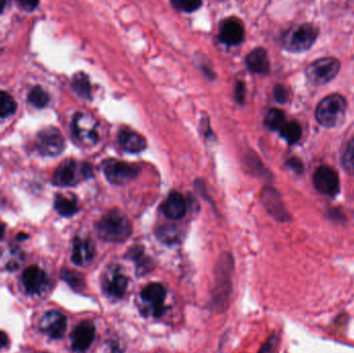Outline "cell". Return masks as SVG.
<instances>
[{
	"mask_svg": "<svg viewBox=\"0 0 354 353\" xmlns=\"http://www.w3.org/2000/svg\"><path fill=\"white\" fill-rule=\"evenodd\" d=\"M94 256V248L92 243L87 240H81L77 237L74 241L72 261L76 265L83 266L91 262Z\"/></svg>",
	"mask_w": 354,
	"mask_h": 353,
	"instance_id": "21",
	"label": "cell"
},
{
	"mask_svg": "<svg viewBox=\"0 0 354 353\" xmlns=\"http://www.w3.org/2000/svg\"><path fill=\"white\" fill-rule=\"evenodd\" d=\"M127 285L128 280L119 266L109 267L104 275L103 289L110 297H124L127 290Z\"/></svg>",
	"mask_w": 354,
	"mask_h": 353,
	"instance_id": "9",
	"label": "cell"
},
{
	"mask_svg": "<svg viewBox=\"0 0 354 353\" xmlns=\"http://www.w3.org/2000/svg\"><path fill=\"white\" fill-rule=\"evenodd\" d=\"M29 236H28V234H26V233H19L18 235H17V241H19V242H21V241H25V240H27V238H28Z\"/></svg>",
	"mask_w": 354,
	"mask_h": 353,
	"instance_id": "39",
	"label": "cell"
},
{
	"mask_svg": "<svg viewBox=\"0 0 354 353\" xmlns=\"http://www.w3.org/2000/svg\"><path fill=\"white\" fill-rule=\"evenodd\" d=\"M167 295V291L162 284L152 283L146 286L141 292L143 303L148 305L154 316H161L164 312V302Z\"/></svg>",
	"mask_w": 354,
	"mask_h": 353,
	"instance_id": "15",
	"label": "cell"
},
{
	"mask_svg": "<svg viewBox=\"0 0 354 353\" xmlns=\"http://www.w3.org/2000/svg\"><path fill=\"white\" fill-rule=\"evenodd\" d=\"M177 235H178V233H177L175 227L165 226V227L160 228L159 236L163 242L168 243H172V242H175L177 240Z\"/></svg>",
	"mask_w": 354,
	"mask_h": 353,
	"instance_id": "32",
	"label": "cell"
},
{
	"mask_svg": "<svg viewBox=\"0 0 354 353\" xmlns=\"http://www.w3.org/2000/svg\"><path fill=\"white\" fill-rule=\"evenodd\" d=\"M273 96L278 103L283 104L288 99V91L283 85H275L273 88Z\"/></svg>",
	"mask_w": 354,
	"mask_h": 353,
	"instance_id": "34",
	"label": "cell"
},
{
	"mask_svg": "<svg viewBox=\"0 0 354 353\" xmlns=\"http://www.w3.org/2000/svg\"><path fill=\"white\" fill-rule=\"evenodd\" d=\"M55 209L60 216L68 218L76 215L79 210V207H78L76 199L58 195L55 199Z\"/></svg>",
	"mask_w": 354,
	"mask_h": 353,
	"instance_id": "23",
	"label": "cell"
},
{
	"mask_svg": "<svg viewBox=\"0 0 354 353\" xmlns=\"http://www.w3.org/2000/svg\"><path fill=\"white\" fill-rule=\"evenodd\" d=\"M62 279L77 291H81L85 288L84 277L78 271L68 268H63L62 271Z\"/></svg>",
	"mask_w": 354,
	"mask_h": 353,
	"instance_id": "27",
	"label": "cell"
},
{
	"mask_svg": "<svg viewBox=\"0 0 354 353\" xmlns=\"http://www.w3.org/2000/svg\"><path fill=\"white\" fill-rule=\"evenodd\" d=\"M96 229L100 238L108 243H124L133 231L129 220L118 209H112L104 215L97 223Z\"/></svg>",
	"mask_w": 354,
	"mask_h": 353,
	"instance_id": "1",
	"label": "cell"
},
{
	"mask_svg": "<svg viewBox=\"0 0 354 353\" xmlns=\"http://www.w3.org/2000/svg\"><path fill=\"white\" fill-rule=\"evenodd\" d=\"M28 100L36 108H44L49 103V94L41 86H36L29 92Z\"/></svg>",
	"mask_w": 354,
	"mask_h": 353,
	"instance_id": "29",
	"label": "cell"
},
{
	"mask_svg": "<svg viewBox=\"0 0 354 353\" xmlns=\"http://www.w3.org/2000/svg\"><path fill=\"white\" fill-rule=\"evenodd\" d=\"M246 65L249 70L255 74H267L270 72V59L267 52L263 48H256L246 57Z\"/></svg>",
	"mask_w": 354,
	"mask_h": 353,
	"instance_id": "19",
	"label": "cell"
},
{
	"mask_svg": "<svg viewBox=\"0 0 354 353\" xmlns=\"http://www.w3.org/2000/svg\"><path fill=\"white\" fill-rule=\"evenodd\" d=\"M233 267L232 259L228 257L225 259L220 260L219 267L217 268V277H215V285H214V301L217 304H225L230 295V272Z\"/></svg>",
	"mask_w": 354,
	"mask_h": 353,
	"instance_id": "10",
	"label": "cell"
},
{
	"mask_svg": "<svg viewBox=\"0 0 354 353\" xmlns=\"http://www.w3.org/2000/svg\"><path fill=\"white\" fill-rule=\"evenodd\" d=\"M117 140L120 147L129 154L142 153L147 145L145 138L142 135L126 128L120 130Z\"/></svg>",
	"mask_w": 354,
	"mask_h": 353,
	"instance_id": "17",
	"label": "cell"
},
{
	"mask_svg": "<svg viewBox=\"0 0 354 353\" xmlns=\"http://www.w3.org/2000/svg\"><path fill=\"white\" fill-rule=\"evenodd\" d=\"M342 164L344 169L347 172L354 174V136L349 141L342 158Z\"/></svg>",
	"mask_w": 354,
	"mask_h": 353,
	"instance_id": "30",
	"label": "cell"
},
{
	"mask_svg": "<svg viewBox=\"0 0 354 353\" xmlns=\"http://www.w3.org/2000/svg\"><path fill=\"white\" fill-rule=\"evenodd\" d=\"M37 147L42 155L56 156L64 149V139L55 128L42 130L37 137Z\"/></svg>",
	"mask_w": 354,
	"mask_h": 353,
	"instance_id": "8",
	"label": "cell"
},
{
	"mask_svg": "<svg viewBox=\"0 0 354 353\" xmlns=\"http://www.w3.org/2000/svg\"><path fill=\"white\" fill-rule=\"evenodd\" d=\"M264 121L266 127L271 131H280L286 123V118H285L283 111L279 109H271L266 113Z\"/></svg>",
	"mask_w": 354,
	"mask_h": 353,
	"instance_id": "26",
	"label": "cell"
},
{
	"mask_svg": "<svg viewBox=\"0 0 354 353\" xmlns=\"http://www.w3.org/2000/svg\"><path fill=\"white\" fill-rule=\"evenodd\" d=\"M171 4L178 11L185 13H193L202 5V2L195 1V0L194 1L193 0H174V1H171Z\"/></svg>",
	"mask_w": 354,
	"mask_h": 353,
	"instance_id": "31",
	"label": "cell"
},
{
	"mask_svg": "<svg viewBox=\"0 0 354 353\" xmlns=\"http://www.w3.org/2000/svg\"><path fill=\"white\" fill-rule=\"evenodd\" d=\"M19 4L21 5V7L23 8V10H29V11H32L34 10V7H36L39 2L36 1V2H32V1H19Z\"/></svg>",
	"mask_w": 354,
	"mask_h": 353,
	"instance_id": "37",
	"label": "cell"
},
{
	"mask_svg": "<svg viewBox=\"0 0 354 353\" xmlns=\"http://www.w3.org/2000/svg\"><path fill=\"white\" fill-rule=\"evenodd\" d=\"M317 35L318 30L312 24L294 25L283 35L282 45L289 52H304L313 46Z\"/></svg>",
	"mask_w": 354,
	"mask_h": 353,
	"instance_id": "3",
	"label": "cell"
},
{
	"mask_svg": "<svg viewBox=\"0 0 354 353\" xmlns=\"http://www.w3.org/2000/svg\"><path fill=\"white\" fill-rule=\"evenodd\" d=\"M287 165H288L289 168H291L293 171L298 173V174L304 171L303 162H301L299 160V158H297V157H292V158H290V160L287 163Z\"/></svg>",
	"mask_w": 354,
	"mask_h": 353,
	"instance_id": "36",
	"label": "cell"
},
{
	"mask_svg": "<svg viewBox=\"0 0 354 353\" xmlns=\"http://www.w3.org/2000/svg\"><path fill=\"white\" fill-rule=\"evenodd\" d=\"M5 1H1V0H0V14H2V12H3V10H4V6H5Z\"/></svg>",
	"mask_w": 354,
	"mask_h": 353,
	"instance_id": "41",
	"label": "cell"
},
{
	"mask_svg": "<svg viewBox=\"0 0 354 353\" xmlns=\"http://www.w3.org/2000/svg\"><path fill=\"white\" fill-rule=\"evenodd\" d=\"M96 337V326L91 321H83L72 332V348L77 353L87 351Z\"/></svg>",
	"mask_w": 354,
	"mask_h": 353,
	"instance_id": "13",
	"label": "cell"
},
{
	"mask_svg": "<svg viewBox=\"0 0 354 353\" xmlns=\"http://www.w3.org/2000/svg\"><path fill=\"white\" fill-rule=\"evenodd\" d=\"M301 127L299 123L296 121H290L286 122L284 127L280 130V134L283 139L287 141L289 144H294L301 137Z\"/></svg>",
	"mask_w": 354,
	"mask_h": 353,
	"instance_id": "25",
	"label": "cell"
},
{
	"mask_svg": "<svg viewBox=\"0 0 354 353\" xmlns=\"http://www.w3.org/2000/svg\"><path fill=\"white\" fill-rule=\"evenodd\" d=\"M90 177H92V168L89 164H80L74 160H66L57 168L54 182L60 187H73L81 179Z\"/></svg>",
	"mask_w": 354,
	"mask_h": 353,
	"instance_id": "4",
	"label": "cell"
},
{
	"mask_svg": "<svg viewBox=\"0 0 354 353\" xmlns=\"http://www.w3.org/2000/svg\"><path fill=\"white\" fill-rule=\"evenodd\" d=\"M277 345H278V337L272 334V336H271L266 340V342L263 344L261 349L259 350L258 353H274Z\"/></svg>",
	"mask_w": 354,
	"mask_h": 353,
	"instance_id": "33",
	"label": "cell"
},
{
	"mask_svg": "<svg viewBox=\"0 0 354 353\" xmlns=\"http://www.w3.org/2000/svg\"><path fill=\"white\" fill-rule=\"evenodd\" d=\"M99 123L90 114L77 113L72 125L73 135L83 146H93L99 141Z\"/></svg>",
	"mask_w": 354,
	"mask_h": 353,
	"instance_id": "5",
	"label": "cell"
},
{
	"mask_svg": "<svg viewBox=\"0 0 354 353\" xmlns=\"http://www.w3.org/2000/svg\"><path fill=\"white\" fill-rule=\"evenodd\" d=\"M162 213L171 220H180L187 214V202L178 192H172L161 205Z\"/></svg>",
	"mask_w": 354,
	"mask_h": 353,
	"instance_id": "18",
	"label": "cell"
},
{
	"mask_svg": "<svg viewBox=\"0 0 354 353\" xmlns=\"http://www.w3.org/2000/svg\"><path fill=\"white\" fill-rule=\"evenodd\" d=\"M16 109L17 104L13 96L4 90H0V118L11 116Z\"/></svg>",
	"mask_w": 354,
	"mask_h": 353,
	"instance_id": "28",
	"label": "cell"
},
{
	"mask_svg": "<svg viewBox=\"0 0 354 353\" xmlns=\"http://www.w3.org/2000/svg\"><path fill=\"white\" fill-rule=\"evenodd\" d=\"M262 200L266 209L269 210V213L277 219L278 221H288L289 217L287 211L285 210L283 203L278 195V193L275 192L273 189H266L263 192Z\"/></svg>",
	"mask_w": 354,
	"mask_h": 353,
	"instance_id": "20",
	"label": "cell"
},
{
	"mask_svg": "<svg viewBox=\"0 0 354 353\" xmlns=\"http://www.w3.org/2000/svg\"><path fill=\"white\" fill-rule=\"evenodd\" d=\"M220 41L228 46H236L245 39V28L236 18H229L224 21L219 30Z\"/></svg>",
	"mask_w": 354,
	"mask_h": 353,
	"instance_id": "16",
	"label": "cell"
},
{
	"mask_svg": "<svg viewBox=\"0 0 354 353\" xmlns=\"http://www.w3.org/2000/svg\"><path fill=\"white\" fill-rule=\"evenodd\" d=\"M128 257H131L136 263L137 270L141 275H145L146 272L151 270V261L146 258L143 249L141 246H134L133 249L128 251Z\"/></svg>",
	"mask_w": 354,
	"mask_h": 353,
	"instance_id": "24",
	"label": "cell"
},
{
	"mask_svg": "<svg viewBox=\"0 0 354 353\" xmlns=\"http://www.w3.org/2000/svg\"><path fill=\"white\" fill-rule=\"evenodd\" d=\"M340 66V61L333 57L319 58L308 66L306 75L310 82L315 85H323L338 75Z\"/></svg>",
	"mask_w": 354,
	"mask_h": 353,
	"instance_id": "6",
	"label": "cell"
},
{
	"mask_svg": "<svg viewBox=\"0 0 354 353\" xmlns=\"http://www.w3.org/2000/svg\"><path fill=\"white\" fill-rule=\"evenodd\" d=\"M22 283L30 294L41 295L49 288V279L46 272L37 265L26 268L22 273Z\"/></svg>",
	"mask_w": 354,
	"mask_h": 353,
	"instance_id": "12",
	"label": "cell"
},
{
	"mask_svg": "<svg viewBox=\"0 0 354 353\" xmlns=\"http://www.w3.org/2000/svg\"><path fill=\"white\" fill-rule=\"evenodd\" d=\"M72 87L74 91L84 100L91 99V86L88 77L83 73H78L74 76Z\"/></svg>",
	"mask_w": 354,
	"mask_h": 353,
	"instance_id": "22",
	"label": "cell"
},
{
	"mask_svg": "<svg viewBox=\"0 0 354 353\" xmlns=\"http://www.w3.org/2000/svg\"><path fill=\"white\" fill-rule=\"evenodd\" d=\"M235 99L238 103L244 104L246 99V89H245V84L244 82L238 81L235 85Z\"/></svg>",
	"mask_w": 354,
	"mask_h": 353,
	"instance_id": "35",
	"label": "cell"
},
{
	"mask_svg": "<svg viewBox=\"0 0 354 353\" xmlns=\"http://www.w3.org/2000/svg\"><path fill=\"white\" fill-rule=\"evenodd\" d=\"M315 188L324 195L334 196L340 190V179L336 172L327 166H321L314 174Z\"/></svg>",
	"mask_w": 354,
	"mask_h": 353,
	"instance_id": "11",
	"label": "cell"
},
{
	"mask_svg": "<svg viewBox=\"0 0 354 353\" xmlns=\"http://www.w3.org/2000/svg\"><path fill=\"white\" fill-rule=\"evenodd\" d=\"M4 233H5V226L3 224L0 223V241H1L3 238Z\"/></svg>",
	"mask_w": 354,
	"mask_h": 353,
	"instance_id": "40",
	"label": "cell"
},
{
	"mask_svg": "<svg viewBox=\"0 0 354 353\" xmlns=\"http://www.w3.org/2000/svg\"><path fill=\"white\" fill-rule=\"evenodd\" d=\"M104 175L110 183L125 184L136 178L139 168L136 165L109 158L102 164Z\"/></svg>",
	"mask_w": 354,
	"mask_h": 353,
	"instance_id": "7",
	"label": "cell"
},
{
	"mask_svg": "<svg viewBox=\"0 0 354 353\" xmlns=\"http://www.w3.org/2000/svg\"><path fill=\"white\" fill-rule=\"evenodd\" d=\"M346 109L347 103L343 95L334 93L326 96L317 106V121L325 128L339 127L345 120Z\"/></svg>",
	"mask_w": 354,
	"mask_h": 353,
	"instance_id": "2",
	"label": "cell"
},
{
	"mask_svg": "<svg viewBox=\"0 0 354 353\" xmlns=\"http://www.w3.org/2000/svg\"><path fill=\"white\" fill-rule=\"evenodd\" d=\"M7 343H8V338H7V334L0 331V348H3L5 346H7Z\"/></svg>",
	"mask_w": 354,
	"mask_h": 353,
	"instance_id": "38",
	"label": "cell"
},
{
	"mask_svg": "<svg viewBox=\"0 0 354 353\" xmlns=\"http://www.w3.org/2000/svg\"><path fill=\"white\" fill-rule=\"evenodd\" d=\"M66 317L58 311H49L42 317L40 329L48 333L52 339L62 338L66 331Z\"/></svg>",
	"mask_w": 354,
	"mask_h": 353,
	"instance_id": "14",
	"label": "cell"
}]
</instances>
